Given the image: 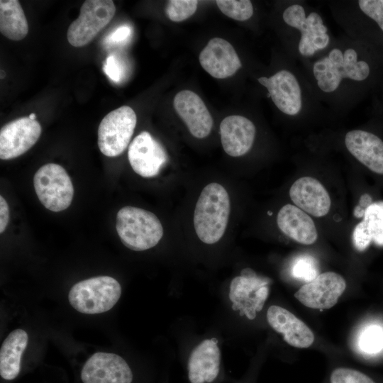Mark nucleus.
I'll use <instances>...</instances> for the list:
<instances>
[{
  "instance_id": "obj_18",
  "label": "nucleus",
  "mask_w": 383,
  "mask_h": 383,
  "mask_svg": "<svg viewBox=\"0 0 383 383\" xmlns=\"http://www.w3.org/2000/svg\"><path fill=\"white\" fill-rule=\"evenodd\" d=\"M289 196L296 206L315 217L326 216L331 209L328 192L318 179L311 177L296 179L290 187Z\"/></svg>"
},
{
  "instance_id": "obj_28",
  "label": "nucleus",
  "mask_w": 383,
  "mask_h": 383,
  "mask_svg": "<svg viewBox=\"0 0 383 383\" xmlns=\"http://www.w3.org/2000/svg\"><path fill=\"white\" fill-rule=\"evenodd\" d=\"M292 274L298 279L309 282L319 274L317 261L312 256L301 255L294 261Z\"/></svg>"
},
{
  "instance_id": "obj_29",
  "label": "nucleus",
  "mask_w": 383,
  "mask_h": 383,
  "mask_svg": "<svg viewBox=\"0 0 383 383\" xmlns=\"http://www.w3.org/2000/svg\"><path fill=\"white\" fill-rule=\"evenodd\" d=\"M197 5L196 0H170L167 4L165 11L170 20L180 22L192 16L196 11Z\"/></svg>"
},
{
  "instance_id": "obj_31",
  "label": "nucleus",
  "mask_w": 383,
  "mask_h": 383,
  "mask_svg": "<svg viewBox=\"0 0 383 383\" xmlns=\"http://www.w3.org/2000/svg\"><path fill=\"white\" fill-rule=\"evenodd\" d=\"M357 4L360 10L383 31V0H360Z\"/></svg>"
},
{
  "instance_id": "obj_27",
  "label": "nucleus",
  "mask_w": 383,
  "mask_h": 383,
  "mask_svg": "<svg viewBox=\"0 0 383 383\" xmlns=\"http://www.w3.org/2000/svg\"><path fill=\"white\" fill-rule=\"evenodd\" d=\"M358 345L368 354L380 352L383 349V328L375 324L365 328L359 337Z\"/></svg>"
},
{
  "instance_id": "obj_7",
  "label": "nucleus",
  "mask_w": 383,
  "mask_h": 383,
  "mask_svg": "<svg viewBox=\"0 0 383 383\" xmlns=\"http://www.w3.org/2000/svg\"><path fill=\"white\" fill-rule=\"evenodd\" d=\"M137 122L134 110L122 106L106 114L98 128V146L106 156L114 157L127 148Z\"/></svg>"
},
{
  "instance_id": "obj_4",
  "label": "nucleus",
  "mask_w": 383,
  "mask_h": 383,
  "mask_svg": "<svg viewBox=\"0 0 383 383\" xmlns=\"http://www.w3.org/2000/svg\"><path fill=\"white\" fill-rule=\"evenodd\" d=\"M121 294L118 282L109 276H99L80 281L70 290L68 299L77 311L96 314L110 310Z\"/></svg>"
},
{
  "instance_id": "obj_8",
  "label": "nucleus",
  "mask_w": 383,
  "mask_h": 383,
  "mask_svg": "<svg viewBox=\"0 0 383 383\" xmlns=\"http://www.w3.org/2000/svg\"><path fill=\"white\" fill-rule=\"evenodd\" d=\"M282 18L289 26L299 30L298 50L301 55L311 56L329 45L328 28L318 13L307 14L301 5L294 4L285 9Z\"/></svg>"
},
{
  "instance_id": "obj_26",
  "label": "nucleus",
  "mask_w": 383,
  "mask_h": 383,
  "mask_svg": "<svg viewBox=\"0 0 383 383\" xmlns=\"http://www.w3.org/2000/svg\"><path fill=\"white\" fill-rule=\"evenodd\" d=\"M216 3L223 14L236 21H246L253 14L252 4L248 0H217Z\"/></svg>"
},
{
  "instance_id": "obj_20",
  "label": "nucleus",
  "mask_w": 383,
  "mask_h": 383,
  "mask_svg": "<svg viewBox=\"0 0 383 383\" xmlns=\"http://www.w3.org/2000/svg\"><path fill=\"white\" fill-rule=\"evenodd\" d=\"M345 145L370 171L383 175V141L377 135L363 130H352L345 136Z\"/></svg>"
},
{
  "instance_id": "obj_22",
  "label": "nucleus",
  "mask_w": 383,
  "mask_h": 383,
  "mask_svg": "<svg viewBox=\"0 0 383 383\" xmlns=\"http://www.w3.org/2000/svg\"><path fill=\"white\" fill-rule=\"evenodd\" d=\"M277 223L283 233L301 244L311 245L318 238L313 219L295 205L282 206L277 213Z\"/></svg>"
},
{
  "instance_id": "obj_11",
  "label": "nucleus",
  "mask_w": 383,
  "mask_h": 383,
  "mask_svg": "<svg viewBox=\"0 0 383 383\" xmlns=\"http://www.w3.org/2000/svg\"><path fill=\"white\" fill-rule=\"evenodd\" d=\"M42 132L40 124L29 117H21L4 125L0 131V158L11 160L31 148Z\"/></svg>"
},
{
  "instance_id": "obj_30",
  "label": "nucleus",
  "mask_w": 383,
  "mask_h": 383,
  "mask_svg": "<svg viewBox=\"0 0 383 383\" xmlns=\"http://www.w3.org/2000/svg\"><path fill=\"white\" fill-rule=\"evenodd\" d=\"M331 383H374L364 373L349 368H337L331 375Z\"/></svg>"
},
{
  "instance_id": "obj_32",
  "label": "nucleus",
  "mask_w": 383,
  "mask_h": 383,
  "mask_svg": "<svg viewBox=\"0 0 383 383\" xmlns=\"http://www.w3.org/2000/svg\"><path fill=\"white\" fill-rule=\"evenodd\" d=\"M104 72L113 81H118L120 78L121 70L113 56H109L106 59L104 66Z\"/></svg>"
},
{
  "instance_id": "obj_6",
  "label": "nucleus",
  "mask_w": 383,
  "mask_h": 383,
  "mask_svg": "<svg viewBox=\"0 0 383 383\" xmlns=\"http://www.w3.org/2000/svg\"><path fill=\"white\" fill-rule=\"evenodd\" d=\"M271 279L257 275L250 268L243 270L231 282L229 299L232 308L250 320L260 311L269 295Z\"/></svg>"
},
{
  "instance_id": "obj_17",
  "label": "nucleus",
  "mask_w": 383,
  "mask_h": 383,
  "mask_svg": "<svg viewBox=\"0 0 383 383\" xmlns=\"http://www.w3.org/2000/svg\"><path fill=\"white\" fill-rule=\"evenodd\" d=\"M221 352L215 338L206 339L194 348L187 363L190 383H212L219 375Z\"/></svg>"
},
{
  "instance_id": "obj_23",
  "label": "nucleus",
  "mask_w": 383,
  "mask_h": 383,
  "mask_svg": "<svg viewBox=\"0 0 383 383\" xmlns=\"http://www.w3.org/2000/svg\"><path fill=\"white\" fill-rule=\"evenodd\" d=\"M353 240L359 251L365 250L371 242L383 246V202H374L366 208L363 219L353 231Z\"/></svg>"
},
{
  "instance_id": "obj_33",
  "label": "nucleus",
  "mask_w": 383,
  "mask_h": 383,
  "mask_svg": "<svg viewBox=\"0 0 383 383\" xmlns=\"http://www.w3.org/2000/svg\"><path fill=\"white\" fill-rule=\"evenodd\" d=\"M9 221V209L5 199L0 196V233L4 232Z\"/></svg>"
},
{
  "instance_id": "obj_25",
  "label": "nucleus",
  "mask_w": 383,
  "mask_h": 383,
  "mask_svg": "<svg viewBox=\"0 0 383 383\" xmlns=\"http://www.w3.org/2000/svg\"><path fill=\"white\" fill-rule=\"evenodd\" d=\"M0 32L14 41L21 40L27 35L28 24L18 1H0Z\"/></svg>"
},
{
  "instance_id": "obj_10",
  "label": "nucleus",
  "mask_w": 383,
  "mask_h": 383,
  "mask_svg": "<svg viewBox=\"0 0 383 383\" xmlns=\"http://www.w3.org/2000/svg\"><path fill=\"white\" fill-rule=\"evenodd\" d=\"M345 288L346 282L341 275L326 272L303 285L294 296L306 307L328 309L336 304Z\"/></svg>"
},
{
  "instance_id": "obj_19",
  "label": "nucleus",
  "mask_w": 383,
  "mask_h": 383,
  "mask_svg": "<svg viewBox=\"0 0 383 383\" xmlns=\"http://www.w3.org/2000/svg\"><path fill=\"white\" fill-rule=\"evenodd\" d=\"M256 129L248 118L232 115L223 119L220 124V134L224 151L231 157H240L252 148Z\"/></svg>"
},
{
  "instance_id": "obj_13",
  "label": "nucleus",
  "mask_w": 383,
  "mask_h": 383,
  "mask_svg": "<svg viewBox=\"0 0 383 383\" xmlns=\"http://www.w3.org/2000/svg\"><path fill=\"white\" fill-rule=\"evenodd\" d=\"M81 379L83 383H131L133 372L121 356L99 352L85 362Z\"/></svg>"
},
{
  "instance_id": "obj_5",
  "label": "nucleus",
  "mask_w": 383,
  "mask_h": 383,
  "mask_svg": "<svg viewBox=\"0 0 383 383\" xmlns=\"http://www.w3.org/2000/svg\"><path fill=\"white\" fill-rule=\"evenodd\" d=\"M33 186L39 201L50 211H63L72 203V182L60 165L48 163L40 167L34 175Z\"/></svg>"
},
{
  "instance_id": "obj_3",
  "label": "nucleus",
  "mask_w": 383,
  "mask_h": 383,
  "mask_svg": "<svg viewBox=\"0 0 383 383\" xmlns=\"http://www.w3.org/2000/svg\"><path fill=\"white\" fill-rule=\"evenodd\" d=\"M116 228L122 243L134 251L153 248L163 235L162 223L153 213L130 206L118 211Z\"/></svg>"
},
{
  "instance_id": "obj_35",
  "label": "nucleus",
  "mask_w": 383,
  "mask_h": 383,
  "mask_svg": "<svg viewBox=\"0 0 383 383\" xmlns=\"http://www.w3.org/2000/svg\"><path fill=\"white\" fill-rule=\"evenodd\" d=\"M35 113H30L28 117L32 120H35Z\"/></svg>"
},
{
  "instance_id": "obj_24",
  "label": "nucleus",
  "mask_w": 383,
  "mask_h": 383,
  "mask_svg": "<svg viewBox=\"0 0 383 383\" xmlns=\"http://www.w3.org/2000/svg\"><path fill=\"white\" fill-rule=\"evenodd\" d=\"M28 340L27 333L18 328L10 333L3 342L0 350V374L3 379L11 380L18 375Z\"/></svg>"
},
{
  "instance_id": "obj_34",
  "label": "nucleus",
  "mask_w": 383,
  "mask_h": 383,
  "mask_svg": "<svg viewBox=\"0 0 383 383\" xmlns=\"http://www.w3.org/2000/svg\"><path fill=\"white\" fill-rule=\"evenodd\" d=\"M131 30L128 26H121L118 28L111 36L112 41H121L126 39L130 34Z\"/></svg>"
},
{
  "instance_id": "obj_1",
  "label": "nucleus",
  "mask_w": 383,
  "mask_h": 383,
  "mask_svg": "<svg viewBox=\"0 0 383 383\" xmlns=\"http://www.w3.org/2000/svg\"><path fill=\"white\" fill-rule=\"evenodd\" d=\"M231 211L229 195L220 184L212 182L201 192L194 212V227L201 242L211 245L223 237Z\"/></svg>"
},
{
  "instance_id": "obj_21",
  "label": "nucleus",
  "mask_w": 383,
  "mask_h": 383,
  "mask_svg": "<svg viewBox=\"0 0 383 383\" xmlns=\"http://www.w3.org/2000/svg\"><path fill=\"white\" fill-rule=\"evenodd\" d=\"M267 320L270 326L281 333L284 340L292 346L305 348L311 346L314 341L311 329L284 308L276 305L270 306L267 311Z\"/></svg>"
},
{
  "instance_id": "obj_14",
  "label": "nucleus",
  "mask_w": 383,
  "mask_h": 383,
  "mask_svg": "<svg viewBox=\"0 0 383 383\" xmlns=\"http://www.w3.org/2000/svg\"><path fill=\"white\" fill-rule=\"evenodd\" d=\"M258 82L267 88L269 96L282 113L289 116H296L301 111L302 108L301 87L291 72L282 70L270 77H260Z\"/></svg>"
},
{
  "instance_id": "obj_15",
  "label": "nucleus",
  "mask_w": 383,
  "mask_h": 383,
  "mask_svg": "<svg viewBox=\"0 0 383 383\" xmlns=\"http://www.w3.org/2000/svg\"><path fill=\"white\" fill-rule=\"evenodd\" d=\"M201 66L211 76L225 79L233 75L242 66L234 48L221 38L211 39L199 55Z\"/></svg>"
},
{
  "instance_id": "obj_9",
  "label": "nucleus",
  "mask_w": 383,
  "mask_h": 383,
  "mask_svg": "<svg viewBox=\"0 0 383 383\" xmlns=\"http://www.w3.org/2000/svg\"><path fill=\"white\" fill-rule=\"evenodd\" d=\"M115 13L116 6L111 0L85 1L78 18L68 28V42L77 48L87 45L109 24Z\"/></svg>"
},
{
  "instance_id": "obj_16",
  "label": "nucleus",
  "mask_w": 383,
  "mask_h": 383,
  "mask_svg": "<svg viewBox=\"0 0 383 383\" xmlns=\"http://www.w3.org/2000/svg\"><path fill=\"white\" fill-rule=\"evenodd\" d=\"M174 107L190 133L197 138L207 137L213 119L200 96L190 90H182L174 98Z\"/></svg>"
},
{
  "instance_id": "obj_2",
  "label": "nucleus",
  "mask_w": 383,
  "mask_h": 383,
  "mask_svg": "<svg viewBox=\"0 0 383 383\" xmlns=\"http://www.w3.org/2000/svg\"><path fill=\"white\" fill-rule=\"evenodd\" d=\"M313 74L318 87L325 93H331L339 87L343 79L362 82L367 79L370 67L358 58L355 49L335 48L313 63Z\"/></svg>"
},
{
  "instance_id": "obj_12",
  "label": "nucleus",
  "mask_w": 383,
  "mask_h": 383,
  "mask_svg": "<svg viewBox=\"0 0 383 383\" xmlns=\"http://www.w3.org/2000/svg\"><path fill=\"white\" fill-rule=\"evenodd\" d=\"M162 145L152 135L143 131L128 147V158L133 171L143 177L157 176L168 160Z\"/></svg>"
}]
</instances>
